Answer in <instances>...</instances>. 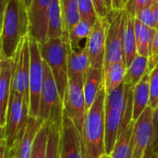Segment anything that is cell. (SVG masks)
I'll return each instance as SVG.
<instances>
[{
    "label": "cell",
    "mask_w": 158,
    "mask_h": 158,
    "mask_svg": "<svg viewBox=\"0 0 158 158\" xmlns=\"http://www.w3.org/2000/svg\"><path fill=\"white\" fill-rule=\"evenodd\" d=\"M1 8V58H13L30 33L28 8L23 0H6Z\"/></svg>",
    "instance_id": "6da1fadb"
},
{
    "label": "cell",
    "mask_w": 158,
    "mask_h": 158,
    "mask_svg": "<svg viewBox=\"0 0 158 158\" xmlns=\"http://www.w3.org/2000/svg\"><path fill=\"white\" fill-rule=\"evenodd\" d=\"M106 94L103 85L94 105L87 112L82 137V158H100L106 154Z\"/></svg>",
    "instance_id": "7a4b0ae2"
},
{
    "label": "cell",
    "mask_w": 158,
    "mask_h": 158,
    "mask_svg": "<svg viewBox=\"0 0 158 158\" xmlns=\"http://www.w3.org/2000/svg\"><path fill=\"white\" fill-rule=\"evenodd\" d=\"M43 60L47 64L55 78L59 95L64 100L69 85V54L71 49L69 35L62 38L47 39L39 44Z\"/></svg>",
    "instance_id": "3957f363"
},
{
    "label": "cell",
    "mask_w": 158,
    "mask_h": 158,
    "mask_svg": "<svg viewBox=\"0 0 158 158\" xmlns=\"http://www.w3.org/2000/svg\"><path fill=\"white\" fill-rule=\"evenodd\" d=\"M63 118V101L52 74L51 69L44 61V81L40 96V107L38 119L45 122L61 125Z\"/></svg>",
    "instance_id": "277c9868"
},
{
    "label": "cell",
    "mask_w": 158,
    "mask_h": 158,
    "mask_svg": "<svg viewBox=\"0 0 158 158\" xmlns=\"http://www.w3.org/2000/svg\"><path fill=\"white\" fill-rule=\"evenodd\" d=\"M107 21L106 39V57L103 71L111 64L124 61L123 34L125 28V10H111L106 17Z\"/></svg>",
    "instance_id": "5b68a950"
},
{
    "label": "cell",
    "mask_w": 158,
    "mask_h": 158,
    "mask_svg": "<svg viewBox=\"0 0 158 158\" xmlns=\"http://www.w3.org/2000/svg\"><path fill=\"white\" fill-rule=\"evenodd\" d=\"M84 81L77 77L69 78V85L63 100V110L73 121L80 135L83 137L85 118L87 115L83 93Z\"/></svg>",
    "instance_id": "8992f818"
},
{
    "label": "cell",
    "mask_w": 158,
    "mask_h": 158,
    "mask_svg": "<svg viewBox=\"0 0 158 158\" xmlns=\"http://www.w3.org/2000/svg\"><path fill=\"white\" fill-rule=\"evenodd\" d=\"M29 46L31 55L30 65V116L38 118L40 107V96L44 81V60L40 52L39 43L29 35Z\"/></svg>",
    "instance_id": "52a82bcc"
},
{
    "label": "cell",
    "mask_w": 158,
    "mask_h": 158,
    "mask_svg": "<svg viewBox=\"0 0 158 158\" xmlns=\"http://www.w3.org/2000/svg\"><path fill=\"white\" fill-rule=\"evenodd\" d=\"M30 65L31 55L28 35L22 40L13 57L12 76V90L22 95L28 104H30Z\"/></svg>",
    "instance_id": "ba28073f"
},
{
    "label": "cell",
    "mask_w": 158,
    "mask_h": 158,
    "mask_svg": "<svg viewBox=\"0 0 158 158\" xmlns=\"http://www.w3.org/2000/svg\"><path fill=\"white\" fill-rule=\"evenodd\" d=\"M153 117L154 109L148 106L135 121L131 143V158L146 157L154 136Z\"/></svg>",
    "instance_id": "9c48e42d"
},
{
    "label": "cell",
    "mask_w": 158,
    "mask_h": 158,
    "mask_svg": "<svg viewBox=\"0 0 158 158\" xmlns=\"http://www.w3.org/2000/svg\"><path fill=\"white\" fill-rule=\"evenodd\" d=\"M60 158H82V140L73 121L63 110L59 136Z\"/></svg>",
    "instance_id": "30bf717a"
},
{
    "label": "cell",
    "mask_w": 158,
    "mask_h": 158,
    "mask_svg": "<svg viewBox=\"0 0 158 158\" xmlns=\"http://www.w3.org/2000/svg\"><path fill=\"white\" fill-rule=\"evenodd\" d=\"M106 27V19L99 18L94 25L93 31L85 43L91 67L101 70L104 69L105 65Z\"/></svg>",
    "instance_id": "8fae6325"
},
{
    "label": "cell",
    "mask_w": 158,
    "mask_h": 158,
    "mask_svg": "<svg viewBox=\"0 0 158 158\" xmlns=\"http://www.w3.org/2000/svg\"><path fill=\"white\" fill-rule=\"evenodd\" d=\"M52 0H31L28 8L30 20L29 35L42 44L47 40V14Z\"/></svg>",
    "instance_id": "7c38bea8"
},
{
    "label": "cell",
    "mask_w": 158,
    "mask_h": 158,
    "mask_svg": "<svg viewBox=\"0 0 158 158\" xmlns=\"http://www.w3.org/2000/svg\"><path fill=\"white\" fill-rule=\"evenodd\" d=\"M23 106V96L11 89L10 99L8 103L6 126L1 131V138H5L9 149H11L16 142L19 127L21 119Z\"/></svg>",
    "instance_id": "4fadbf2b"
},
{
    "label": "cell",
    "mask_w": 158,
    "mask_h": 158,
    "mask_svg": "<svg viewBox=\"0 0 158 158\" xmlns=\"http://www.w3.org/2000/svg\"><path fill=\"white\" fill-rule=\"evenodd\" d=\"M13 58L0 59V130L6 126V112L12 89Z\"/></svg>",
    "instance_id": "5bb4252c"
},
{
    "label": "cell",
    "mask_w": 158,
    "mask_h": 158,
    "mask_svg": "<svg viewBox=\"0 0 158 158\" xmlns=\"http://www.w3.org/2000/svg\"><path fill=\"white\" fill-rule=\"evenodd\" d=\"M43 123L36 118H29L24 136L20 143L10 150V158H31L35 137L40 131Z\"/></svg>",
    "instance_id": "9a60e30c"
},
{
    "label": "cell",
    "mask_w": 158,
    "mask_h": 158,
    "mask_svg": "<svg viewBox=\"0 0 158 158\" xmlns=\"http://www.w3.org/2000/svg\"><path fill=\"white\" fill-rule=\"evenodd\" d=\"M121 124V110L106 107L105 116V148L106 154L111 155L117 143Z\"/></svg>",
    "instance_id": "2e32d148"
},
{
    "label": "cell",
    "mask_w": 158,
    "mask_h": 158,
    "mask_svg": "<svg viewBox=\"0 0 158 158\" xmlns=\"http://www.w3.org/2000/svg\"><path fill=\"white\" fill-rule=\"evenodd\" d=\"M138 56L135 36V17L125 11V28L123 34V57L127 68Z\"/></svg>",
    "instance_id": "e0dca14e"
},
{
    "label": "cell",
    "mask_w": 158,
    "mask_h": 158,
    "mask_svg": "<svg viewBox=\"0 0 158 158\" xmlns=\"http://www.w3.org/2000/svg\"><path fill=\"white\" fill-rule=\"evenodd\" d=\"M69 78L77 77L85 81L86 76L91 69V62L89 59L86 47L80 49H70L69 54Z\"/></svg>",
    "instance_id": "ac0fdd59"
},
{
    "label": "cell",
    "mask_w": 158,
    "mask_h": 158,
    "mask_svg": "<svg viewBox=\"0 0 158 158\" xmlns=\"http://www.w3.org/2000/svg\"><path fill=\"white\" fill-rule=\"evenodd\" d=\"M150 103V71L147 72L133 89V115L132 119L136 121Z\"/></svg>",
    "instance_id": "d6986e66"
},
{
    "label": "cell",
    "mask_w": 158,
    "mask_h": 158,
    "mask_svg": "<svg viewBox=\"0 0 158 158\" xmlns=\"http://www.w3.org/2000/svg\"><path fill=\"white\" fill-rule=\"evenodd\" d=\"M103 85H104L103 70L91 67L83 83V93H84L87 112L94 105L96 96Z\"/></svg>",
    "instance_id": "ffe728a7"
},
{
    "label": "cell",
    "mask_w": 158,
    "mask_h": 158,
    "mask_svg": "<svg viewBox=\"0 0 158 158\" xmlns=\"http://www.w3.org/2000/svg\"><path fill=\"white\" fill-rule=\"evenodd\" d=\"M156 29L151 28L135 19V36L138 55L149 58Z\"/></svg>",
    "instance_id": "44dd1931"
},
{
    "label": "cell",
    "mask_w": 158,
    "mask_h": 158,
    "mask_svg": "<svg viewBox=\"0 0 158 158\" xmlns=\"http://www.w3.org/2000/svg\"><path fill=\"white\" fill-rule=\"evenodd\" d=\"M65 34L60 0H52L47 14V39L62 38Z\"/></svg>",
    "instance_id": "7402d4cb"
},
{
    "label": "cell",
    "mask_w": 158,
    "mask_h": 158,
    "mask_svg": "<svg viewBox=\"0 0 158 158\" xmlns=\"http://www.w3.org/2000/svg\"><path fill=\"white\" fill-rule=\"evenodd\" d=\"M104 86L106 94H109L125 81L127 66L124 61L111 64L104 71Z\"/></svg>",
    "instance_id": "603a6c76"
},
{
    "label": "cell",
    "mask_w": 158,
    "mask_h": 158,
    "mask_svg": "<svg viewBox=\"0 0 158 158\" xmlns=\"http://www.w3.org/2000/svg\"><path fill=\"white\" fill-rule=\"evenodd\" d=\"M135 121L132 120L119 134L111 153L113 158H131V143Z\"/></svg>",
    "instance_id": "cb8c5ba5"
},
{
    "label": "cell",
    "mask_w": 158,
    "mask_h": 158,
    "mask_svg": "<svg viewBox=\"0 0 158 158\" xmlns=\"http://www.w3.org/2000/svg\"><path fill=\"white\" fill-rule=\"evenodd\" d=\"M149 71V58L138 55L132 63L127 68L125 83L134 89V87Z\"/></svg>",
    "instance_id": "d4e9b609"
},
{
    "label": "cell",
    "mask_w": 158,
    "mask_h": 158,
    "mask_svg": "<svg viewBox=\"0 0 158 158\" xmlns=\"http://www.w3.org/2000/svg\"><path fill=\"white\" fill-rule=\"evenodd\" d=\"M60 7L65 33L69 34L71 28H73L81 19L79 11L78 0H60Z\"/></svg>",
    "instance_id": "484cf974"
},
{
    "label": "cell",
    "mask_w": 158,
    "mask_h": 158,
    "mask_svg": "<svg viewBox=\"0 0 158 158\" xmlns=\"http://www.w3.org/2000/svg\"><path fill=\"white\" fill-rule=\"evenodd\" d=\"M93 25L89 22L81 19L79 23H77L71 30L69 31V39L70 43L71 49L77 50L80 49V43L83 39H88L92 31H93Z\"/></svg>",
    "instance_id": "4316f807"
},
{
    "label": "cell",
    "mask_w": 158,
    "mask_h": 158,
    "mask_svg": "<svg viewBox=\"0 0 158 158\" xmlns=\"http://www.w3.org/2000/svg\"><path fill=\"white\" fill-rule=\"evenodd\" d=\"M50 123L51 122L44 123L40 131H38L34 140V144H33L31 158H46Z\"/></svg>",
    "instance_id": "83f0119b"
},
{
    "label": "cell",
    "mask_w": 158,
    "mask_h": 158,
    "mask_svg": "<svg viewBox=\"0 0 158 158\" xmlns=\"http://www.w3.org/2000/svg\"><path fill=\"white\" fill-rule=\"evenodd\" d=\"M59 136H60V125L56 123H50L46 158H60Z\"/></svg>",
    "instance_id": "f1b7e54d"
},
{
    "label": "cell",
    "mask_w": 158,
    "mask_h": 158,
    "mask_svg": "<svg viewBox=\"0 0 158 158\" xmlns=\"http://www.w3.org/2000/svg\"><path fill=\"white\" fill-rule=\"evenodd\" d=\"M79 11L81 19L89 22L93 26L95 24L99 16L96 12L95 6L92 0H78Z\"/></svg>",
    "instance_id": "f546056e"
},
{
    "label": "cell",
    "mask_w": 158,
    "mask_h": 158,
    "mask_svg": "<svg viewBox=\"0 0 158 158\" xmlns=\"http://www.w3.org/2000/svg\"><path fill=\"white\" fill-rule=\"evenodd\" d=\"M125 98V81L111 93L106 94V107L122 109Z\"/></svg>",
    "instance_id": "4dcf8cb0"
},
{
    "label": "cell",
    "mask_w": 158,
    "mask_h": 158,
    "mask_svg": "<svg viewBox=\"0 0 158 158\" xmlns=\"http://www.w3.org/2000/svg\"><path fill=\"white\" fill-rule=\"evenodd\" d=\"M158 8V3H153L150 6L143 8L141 10L136 16L135 19L143 22V24L154 28L157 29L156 26V11Z\"/></svg>",
    "instance_id": "1f68e13d"
},
{
    "label": "cell",
    "mask_w": 158,
    "mask_h": 158,
    "mask_svg": "<svg viewBox=\"0 0 158 158\" xmlns=\"http://www.w3.org/2000/svg\"><path fill=\"white\" fill-rule=\"evenodd\" d=\"M158 106V63L150 71V103L149 106L154 110Z\"/></svg>",
    "instance_id": "d6a6232c"
},
{
    "label": "cell",
    "mask_w": 158,
    "mask_h": 158,
    "mask_svg": "<svg viewBox=\"0 0 158 158\" xmlns=\"http://www.w3.org/2000/svg\"><path fill=\"white\" fill-rule=\"evenodd\" d=\"M153 3V0H128L123 10L135 17L141 10L150 6Z\"/></svg>",
    "instance_id": "836d02e7"
},
{
    "label": "cell",
    "mask_w": 158,
    "mask_h": 158,
    "mask_svg": "<svg viewBox=\"0 0 158 158\" xmlns=\"http://www.w3.org/2000/svg\"><path fill=\"white\" fill-rule=\"evenodd\" d=\"M153 122H154V136H153V141L151 143L150 150L147 154L148 158H156L158 155V106L154 110Z\"/></svg>",
    "instance_id": "e575fe53"
},
{
    "label": "cell",
    "mask_w": 158,
    "mask_h": 158,
    "mask_svg": "<svg viewBox=\"0 0 158 158\" xmlns=\"http://www.w3.org/2000/svg\"><path fill=\"white\" fill-rule=\"evenodd\" d=\"M158 63V29L153 42L151 55L149 56V70L151 71Z\"/></svg>",
    "instance_id": "d590c367"
},
{
    "label": "cell",
    "mask_w": 158,
    "mask_h": 158,
    "mask_svg": "<svg viewBox=\"0 0 158 158\" xmlns=\"http://www.w3.org/2000/svg\"><path fill=\"white\" fill-rule=\"evenodd\" d=\"M92 1L95 6L96 12H97L99 18H106L109 11L105 4V1L104 0H92Z\"/></svg>",
    "instance_id": "8d00e7d4"
},
{
    "label": "cell",
    "mask_w": 158,
    "mask_h": 158,
    "mask_svg": "<svg viewBox=\"0 0 158 158\" xmlns=\"http://www.w3.org/2000/svg\"><path fill=\"white\" fill-rule=\"evenodd\" d=\"M0 158H10V150L5 138H1L0 141Z\"/></svg>",
    "instance_id": "74e56055"
},
{
    "label": "cell",
    "mask_w": 158,
    "mask_h": 158,
    "mask_svg": "<svg viewBox=\"0 0 158 158\" xmlns=\"http://www.w3.org/2000/svg\"><path fill=\"white\" fill-rule=\"evenodd\" d=\"M112 10H123L124 9V0H111Z\"/></svg>",
    "instance_id": "f35d334b"
},
{
    "label": "cell",
    "mask_w": 158,
    "mask_h": 158,
    "mask_svg": "<svg viewBox=\"0 0 158 158\" xmlns=\"http://www.w3.org/2000/svg\"><path fill=\"white\" fill-rule=\"evenodd\" d=\"M104 1H105V4H106V6L107 7L108 11H111L112 10V2H111V0H104Z\"/></svg>",
    "instance_id": "ab89813d"
},
{
    "label": "cell",
    "mask_w": 158,
    "mask_h": 158,
    "mask_svg": "<svg viewBox=\"0 0 158 158\" xmlns=\"http://www.w3.org/2000/svg\"><path fill=\"white\" fill-rule=\"evenodd\" d=\"M23 2H24V4H25L26 7H27V8H29V6H31V0H23Z\"/></svg>",
    "instance_id": "60d3db41"
},
{
    "label": "cell",
    "mask_w": 158,
    "mask_h": 158,
    "mask_svg": "<svg viewBox=\"0 0 158 158\" xmlns=\"http://www.w3.org/2000/svg\"><path fill=\"white\" fill-rule=\"evenodd\" d=\"M100 158H113L112 157V156L111 155H108V154H104Z\"/></svg>",
    "instance_id": "b9f144b4"
},
{
    "label": "cell",
    "mask_w": 158,
    "mask_h": 158,
    "mask_svg": "<svg viewBox=\"0 0 158 158\" xmlns=\"http://www.w3.org/2000/svg\"><path fill=\"white\" fill-rule=\"evenodd\" d=\"M0 1H1V7H2L5 5V3L6 2V0H0Z\"/></svg>",
    "instance_id": "7bdbcfd3"
},
{
    "label": "cell",
    "mask_w": 158,
    "mask_h": 158,
    "mask_svg": "<svg viewBox=\"0 0 158 158\" xmlns=\"http://www.w3.org/2000/svg\"><path fill=\"white\" fill-rule=\"evenodd\" d=\"M156 26H157V29H158V8H157V11H156ZM156 29V30H157Z\"/></svg>",
    "instance_id": "ee69618b"
},
{
    "label": "cell",
    "mask_w": 158,
    "mask_h": 158,
    "mask_svg": "<svg viewBox=\"0 0 158 158\" xmlns=\"http://www.w3.org/2000/svg\"><path fill=\"white\" fill-rule=\"evenodd\" d=\"M127 2H128V0H124V6H125V5H126Z\"/></svg>",
    "instance_id": "f6af8a7d"
},
{
    "label": "cell",
    "mask_w": 158,
    "mask_h": 158,
    "mask_svg": "<svg viewBox=\"0 0 158 158\" xmlns=\"http://www.w3.org/2000/svg\"><path fill=\"white\" fill-rule=\"evenodd\" d=\"M154 3H158V0H153Z\"/></svg>",
    "instance_id": "bcb514c9"
},
{
    "label": "cell",
    "mask_w": 158,
    "mask_h": 158,
    "mask_svg": "<svg viewBox=\"0 0 158 158\" xmlns=\"http://www.w3.org/2000/svg\"><path fill=\"white\" fill-rule=\"evenodd\" d=\"M156 158H158V155H157V156H156Z\"/></svg>",
    "instance_id": "7dc6e473"
}]
</instances>
